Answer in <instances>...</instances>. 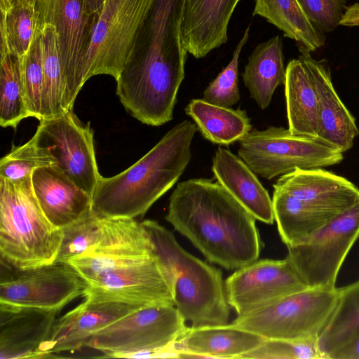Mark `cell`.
<instances>
[{"label":"cell","instance_id":"cell-42","mask_svg":"<svg viewBox=\"0 0 359 359\" xmlns=\"http://www.w3.org/2000/svg\"><path fill=\"white\" fill-rule=\"evenodd\" d=\"M105 0H85L86 6L89 13L98 15Z\"/></svg>","mask_w":359,"mask_h":359},{"label":"cell","instance_id":"cell-1","mask_svg":"<svg viewBox=\"0 0 359 359\" xmlns=\"http://www.w3.org/2000/svg\"><path fill=\"white\" fill-rule=\"evenodd\" d=\"M183 4L184 0H154L116 80L126 111L147 125L162 126L173 118L187 55L181 35Z\"/></svg>","mask_w":359,"mask_h":359},{"label":"cell","instance_id":"cell-30","mask_svg":"<svg viewBox=\"0 0 359 359\" xmlns=\"http://www.w3.org/2000/svg\"><path fill=\"white\" fill-rule=\"evenodd\" d=\"M43 71L41 120L59 116L64 107V75L58 36L53 25L39 27ZM40 120V121H41Z\"/></svg>","mask_w":359,"mask_h":359},{"label":"cell","instance_id":"cell-22","mask_svg":"<svg viewBox=\"0 0 359 359\" xmlns=\"http://www.w3.org/2000/svg\"><path fill=\"white\" fill-rule=\"evenodd\" d=\"M301 199L344 212L359 202V188L323 168L295 170L273 184Z\"/></svg>","mask_w":359,"mask_h":359},{"label":"cell","instance_id":"cell-37","mask_svg":"<svg viewBox=\"0 0 359 359\" xmlns=\"http://www.w3.org/2000/svg\"><path fill=\"white\" fill-rule=\"evenodd\" d=\"M20 60L25 102L29 116L41 120L43 71L39 31Z\"/></svg>","mask_w":359,"mask_h":359},{"label":"cell","instance_id":"cell-6","mask_svg":"<svg viewBox=\"0 0 359 359\" xmlns=\"http://www.w3.org/2000/svg\"><path fill=\"white\" fill-rule=\"evenodd\" d=\"M172 304L140 308L93 334L86 346L104 357L173 358L176 342L189 329Z\"/></svg>","mask_w":359,"mask_h":359},{"label":"cell","instance_id":"cell-33","mask_svg":"<svg viewBox=\"0 0 359 359\" xmlns=\"http://www.w3.org/2000/svg\"><path fill=\"white\" fill-rule=\"evenodd\" d=\"M27 117L29 116L24 97L20 60L11 54L1 56L0 125L15 129Z\"/></svg>","mask_w":359,"mask_h":359},{"label":"cell","instance_id":"cell-8","mask_svg":"<svg viewBox=\"0 0 359 359\" xmlns=\"http://www.w3.org/2000/svg\"><path fill=\"white\" fill-rule=\"evenodd\" d=\"M338 294L337 287H308L238 316L232 323L268 339H317Z\"/></svg>","mask_w":359,"mask_h":359},{"label":"cell","instance_id":"cell-17","mask_svg":"<svg viewBox=\"0 0 359 359\" xmlns=\"http://www.w3.org/2000/svg\"><path fill=\"white\" fill-rule=\"evenodd\" d=\"M140 308L124 302L85 298L81 304L57 318L50 337L39 348V358L77 351L86 346L93 334Z\"/></svg>","mask_w":359,"mask_h":359},{"label":"cell","instance_id":"cell-2","mask_svg":"<svg viewBox=\"0 0 359 359\" xmlns=\"http://www.w3.org/2000/svg\"><path fill=\"white\" fill-rule=\"evenodd\" d=\"M165 219L210 262L238 269L257 260L256 219L220 183L190 179L172 193Z\"/></svg>","mask_w":359,"mask_h":359},{"label":"cell","instance_id":"cell-29","mask_svg":"<svg viewBox=\"0 0 359 359\" xmlns=\"http://www.w3.org/2000/svg\"><path fill=\"white\" fill-rule=\"evenodd\" d=\"M252 15H259L296 41L300 53L324 46L325 36L306 18L297 0H255Z\"/></svg>","mask_w":359,"mask_h":359},{"label":"cell","instance_id":"cell-11","mask_svg":"<svg viewBox=\"0 0 359 359\" xmlns=\"http://www.w3.org/2000/svg\"><path fill=\"white\" fill-rule=\"evenodd\" d=\"M359 238V202L306 242L287 248V257L311 288L336 287L344 259Z\"/></svg>","mask_w":359,"mask_h":359},{"label":"cell","instance_id":"cell-21","mask_svg":"<svg viewBox=\"0 0 359 359\" xmlns=\"http://www.w3.org/2000/svg\"><path fill=\"white\" fill-rule=\"evenodd\" d=\"M301 53L304 56L318 95L319 130L316 140L344 153L353 147L359 135L355 119L337 93L327 62L316 60L309 53Z\"/></svg>","mask_w":359,"mask_h":359},{"label":"cell","instance_id":"cell-28","mask_svg":"<svg viewBox=\"0 0 359 359\" xmlns=\"http://www.w3.org/2000/svg\"><path fill=\"white\" fill-rule=\"evenodd\" d=\"M202 136L213 144L227 146L240 141L251 130L245 110L233 109L205 102L191 100L184 109Z\"/></svg>","mask_w":359,"mask_h":359},{"label":"cell","instance_id":"cell-7","mask_svg":"<svg viewBox=\"0 0 359 359\" xmlns=\"http://www.w3.org/2000/svg\"><path fill=\"white\" fill-rule=\"evenodd\" d=\"M154 0H105L93 25L80 69L81 90L92 76L117 79L132 53Z\"/></svg>","mask_w":359,"mask_h":359},{"label":"cell","instance_id":"cell-35","mask_svg":"<svg viewBox=\"0 0 359 359\" xmlns=\"http://www.w3.org/2000/svg\"><path fill=\"white\" fill-rule=\"evenodd\" d=\"M102 217L93 212L86 217L62 229V238L55 262L67 263L80 256L97 241Z\"/></svg>","mask_w":359,"mask_h":359},{"label":"cell","instance_id":"cell-4","mask_svg":"<svg viewBox=\"0 0 359 359\" xmlns=\"http://www.w3.org/2000/svg\"><path fill=\"white\" fill-rule=\"evenodd\" d=\"M141 223L168 279L174 306L184 320L192 327L227 324L230 306L222 271L186 251L156 221Z\"/></svg>","mask_w":359,"mask_h":359},{"label":"cell","instance_id":"cell-3","mask_svg":"<svg viewBox=\"0 0 359 359\" xmlns=\"http://www.w3.org/2000/svg\"><path fill=\"white\" fill-rule=\"evenodd\" d=\"M196 130L193 121H181L128 169L113 177L101 176L92 196L93 212L102 217L144 215L187 167Z\"/></svg>","mask_w":359,"mask_h":359},{"label":"cell","instance_id":"cell-40","mask_svg":"<svg viewBox=\"0 0 359 359\" xmlns=\"http://www.w3.org/2000/svg\"><path fill=\"white\" fill-rule=\"evenodd\" d=\"M328 359H359V331L347 337L330 353Z\"/></svg>","mask_w":359,"mask_h":359},{"label":"cell","instance_id":"cell-43","mask_svg":"<svg viewBox=\"0 0 359 359\" xmlns=\"http://www.w3.org/2000/svg\"><path fill=\"white\" fill-rule=\"evenodd\" d=\"M25 1H36V0H9L11 6L13 4H15L17 3Z\"/></svg>","mask_w":359,"mask_h":359},{"label":"cell","instance_id":"cell-18","mask_svg":"<svg viewBox=\"0 0 359 359\" xmlns=\"http://www.w3.org/2000/svg\"><path fill=\"white\" fill-rule=\"evenodd\" d=\"M32 184L45 216L60 229L93 212L91 196L56 165L34 170Z\"/></svg>","mask_w":359,"mask_h":359},{"label":"cell","instance_id":"cell-14","mask_svg":"<svg viewBox=\"0 0 359 359\" xmlns=\"http://www.w3.org/2000/svg\"><path fill=\"white\" fill-rule=\"evenodd\" d=\"M86 284L83 296L86 299L141 307L174 305L170 285L156 254L121 264Z\"/></svg>","mask_w":359,"mask_h":359},{"label":"cell","instance_id":"cell-10","mask_svg":"<svg viewBox=\"0 0 359 359\" xmlns=\"http://www.w3.org/2000/svg\"><path fill=\"white\" fill-rule=\"evenodd\" d=\"M86 286L76 271L66 263L18 269L1 260V303L60 311L83 295Z\"/></svg>","mask_w":359,"mask_h":359},{"label":"cell","instance_id":"cell-13","mask_svg":"<svg viewBox=\"0 0 359 359\" xmlns=\"http://www.w3.org/2000/svg\"><path fill=\"white\" fill-rule=\"evenodd\" d=\"M39 27L54 26L58 36L64 75V107L73 108L80 90L78 79L97 15L88 12L85 0H36Z\"/></svg>","mask_w":359,"mask_h":359},{"label":"cell","instance_id":"cell-41","mask_svg":"<svg viewBox=\"0 0 359 359\" xmlns=\"http://www.w3.org/2000/svg\"><path fill=\"white\" fill-rule=\"evenodd\" d=\"M340 25L359 26V2L347 7Z\"/></svg>","mask_w":359,"mask_h":359},{"label":"cell","instance_id":"cell-19","mask_svg":"<svg viewBox=\"0 0 359 359\" xmlns=\"http://www.w3.org/2000/svg\"><path fill=\"white\" fill-rule=\"evenodd\" d=\"M60 311L0 302V358H39Z\"/></svg>","mask_w":359,"mask_h":359},{"label":"cell","instance_id":"cell-38","mask_svg":"<svg viewBox=\"0 0 359 359\" xmlns=\"http://www.w3.org/2000/svg\"><path fill=\"white\" fill-rule=\"evenodd\" d=\"M242 358L254 359H323L317 339L286 340L266 339L258 347Z\"/></svg>","mask_w":359,"mask_h":359},{"label":"cell","instance_id":"cell-16","mask_svg":"<svg viewBox=\"0 0 359 359\" xmlns=\"http://www.w3.org/2000/svg\"><path fill=\"white\" fill-rule=\"evenodd\" d=\"M155 255L153 243L141 222L133 218L102 217L96 243L67 264L86 283L121 264Z\"/></svg>","mask_w":359,"mask_h":359},{"label":"cell","instance_id":"cell-20","mask_svg":"<svg viewBox=\"0 0 359 359\" xmlns=\"http://www.w3.org/2000/svg\"><path fill=\"white\" fill-rule=\"evenodd\" d=\"M241 0H184L181 35L184 48L196 59L228 41L230 18Z\"/></svg>","mask_w":359,"mask_h":359},{"label":"cell","instance_id":"cell-26","mask_svg":"<svg viewBox=\"0 0 359 359\" xmlns=\"http://www.w3.org/2000/svg\"><path fill=\"white\" fill-rule=\"evenodd\" d=\"M284 86L288 130L316 140L319 130L318 95L302 53L287 64Z\"/></svg>","mask_w":359,"mask_h":359},{"label":"cell","instance_id":"cell-12","mask_svg":"<svg viewBox=\"0 0 359 359\" xmlns=\"http://www.w3.org/2000/svg\"><path fill=\"white\" fill-rule=\"evenodd\" d=\"M39 144L47 148L56 165L92 198L101 177L97 168L90 122L83 124L72 109L39 121Z\"/></svg>","mask_w":359,"mask_h":359},{"label":"cell","instance_id":"cell-39","mask_svg":"<svg viewBox=\"0 0 359 359\" xmlns=\"http://www.w3.org/2000/svg\"><path fill=\"white\" fill-rule=\"evenodd\" d=\"M297 1L308 20L324 34L340 25L348 7L345 0Z\"/></svg>","mask_w":359,"mask_h":359},{"label":"cell","instance_id":"cell-36","mask_svg":"<svg viewBox=\"0 0 359 359\" xmlns=\"http://www.w3.org/2000/svg\"><path fill=\"white\" fill-rule=\"evenodd\" d=\"M249 34L250 26L245 30L229 63L203 91L202 99L205 102L221 107H231L240 100L238 60L241 50L249 38Z\"/></svg>","mask_w":359,"mask_h":359},{"label":"cell","instance_id":"cell-5","mask_svg":"<svg viewBox=\"0 0 359 359\" xmlns=\"http://www.w3.org/2000/svg\"><path fill=\"white\" fill-rule=\"evenodd\" d=\"M62 238L36 200L32 176L17 182L0 178L1 260L18 269L53 263Z\"/></svg>","mask_w":359,"mask_h":359},{"label":"cell","instance_id":"cell-23","mask_svg":"<svg viewBox=\"0 0 359 359\" xmlns=\"http://www.w3.org/2000/svg\"><path fill=\"white\" fill-rule=\"evenodd\" d=\"M266 339L233 323L189 327L176 342L178 358H242Z\"/></svg>","mask_w":359,"mask_h":359},{"label":"cell","instance_id":"cell-24","mask_svg":"<svg viewBox=\"0 0 359 359\" xmlns=\"http://www.w3.org/2000/svg\"><path fill=\"white\" fill-rule=\"evenodd\" d=\"M212 171L220 183L256 219L274 222L273 202L255 172L229 150L219 147L212 158Z\"/></svg>","mask_w":359,"mask_h":359},{"label":"cell","instance_id":"cell-31","mask_svg":"<svg viewBox=\"0 0 359 359\" xmlns=\"http://www.w3.org/2000/svg\"><path fill=\"white\" fill-rule=\"evenodd\" d=\"M359 331V279L339 288L334 311L317 338V345L323 359L347 337Z\"/></svg>","mask_w":359,"mask_h":359},{"label":"cell","instance_id":"cell-9","mask_svg":"<svg viewBox=\"0 0 359 359\" xmlns=\"http://www.w3.org/2000/svg\"><path fill=\"white\" fill-rule=\"evenodd\" d=\"M240 158L256 174L271 180L296 168H325L339 163L343 153L283 127L251 130L239 141Z\"/></svg>","mask_w":359,"mask_h":359},{"label":"cell","instance_id":"cell-32","mask_svg":"<svg viewBox=\"0 0 359 359\" xmlns=\"http://www.w3.org/2000/svg\"><path fill=\"white\" fill-rule=\"evenodd\" d=\"M36 3L25 1L1 13V56L11 54L21 60L39 31Z\"/></svg>","mask_w":359,"mask_h":359},{"label":"cell","instance_id":"cell-27","mask_svg":"<svg viewBox=\"0 0 359 359\" xmlns=\"http://www.w3.org/2000/svg\"><path fill=\"white\" fill-rule=\"evenodd\" d=\"M283 41L279 35L259 44L248 57L242 74L250 97L261 109H266L276 88L284 84Z\"/></svg>","mask_w":359,"mask_h":359},{"label":"cell","instance_id":"cell-15","mask_svg":"<svg viewBox=\"0 0 359 359\" xmlns=\"http://www.w3.org/2000/svg\"><path fill=\"white\" fill-rule=\"evenodd\" d=\"M308 287L287 257L257 260L225 280L227 302L238 316Z\"/></svg>","mask_w":359,"mask_h":359},{"label":"cell","instance_id":"cell-34","mask_svg":"<svg viewBox=\"0 0 359 359\" xmlns=\"http://www.w3.org/2000/svg\"><path fill=\"white\" fill-rule=\"evenodd\" d=\"M55 160L49 150L39 144L34 136L21 146L13 144L11 150L0 161V178L11 182L31 177L39 168L55 165Z\"/></svg>","mask_w":359,"mask_h":359},{"label":"cell","instance_id":"cell-25","mask_svg":"<svg viewBox=\"0 0 359 359\" xmlns=\"http://www.w3.org/2000/svg\"><path fill=\"white\" fill-rule=\"evenodd\" d=\"M273 188L274 219L282 241L287 248L306 242L344 213Z\"/></svg>","mask_w":359,"mask_h":359}]
</instances>
